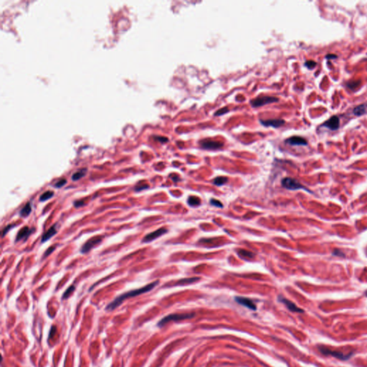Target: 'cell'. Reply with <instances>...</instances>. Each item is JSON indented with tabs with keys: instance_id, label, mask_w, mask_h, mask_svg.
I'll return each mask as SVG.
<instances>
[{
	"instance_id": "1",
	"label": "cell",
	"mask_w": 367,
	"mask_h": 367,
	"mask_svg": "<svg viewBox=\"0 0 367 367\" xmlns=\"http://www.w3.org/2000/svg\"><path fill=\"white\" fill-rule=\"evenodd\" d=\"M158 283H159V281L156 280V281H154V282H153V283H149V284L146 285V286H145L144 287H142V288H138V289H136V290H130V291H128V292H124V293H123V294H121V295L118 296L117 298H115L113 300L111 303H110L109 304L107 305V307H106V310H114L115 308H116L117 307H118L119 305L121 304L123 302H124L126 299L130 298L136 297V296L140 295H141V294L146 293V292H147L151 291L153 288H154L156 286H157Z\"/></svg>"
},
{
	"instance_id": "2",
	"label": "cell",
	"mask_w": 367,
	"mask_h": 367,
	"mask_svg": "<svg viewBox=\"0 0 367 367\" xmlns=\"http://www.w3.org/2000/svg\"><path fill=\"white\" fill-rule=\"evenodd\" d=\"M194 313H174L163 318L158 323V326L162 327L170 321H179L185 319H190L194 316Z\"/></svg>"
},
{
	"instance_id": "3",
	"label": "cell",
	"mask_w": 367,
	"mask_h": 367,
	"mask_svg": "<svg viewBox=\"0 0 367 367\" xmlns=\"http://www.w3.org/2000/svg\"><path fill=\"white\" fill-rule=\"evenodd\" d=\"M318 350H319L320 353H323V355H331L333 357L336 358V359H340V360H347L348 358L351 357V353L345 354V353H342V352L341 351L330 350L329 348H328L326 347V346H318Z\"/></svg>"
},
{
	"instance_id": "4",
	"label": "cell",
	"mask_w": 367,
	"mask_h": 367,
	"mask_svg": "<svg viewBox=\"0 0 367 367\" xmlns=\"http://www.w3.org/2000/svg\"><path fill=\"white\" fill-rule=\"evenodd\" d=\"M282 185L284 188H286V189H290V190H297V189H306L304 187V186L302 185V184L300 183L299 182H298L297 180L294 179H292L290 177H286V178L283 179L282 180Z\"/></svg>"
},
{
	"instance_id": "5",
	"label": "cell",
	"mask_w": 367,
	"mask_h": 367,
	"mask_svg": "<svg viewBox=\"0 0 367 367\" xmlns=\"http://www.w3.org/2000/svg\"><path fill=\"white\" fill-rule=\"evenodd\" d=\"M278 101V98H275V97H271V96H265V97H260V98H257L255 99H253L250 101L251 105L253 107H260V106H263L267 104L275 103V102Z\"/></svg>"
},
{
	"instance_id": "6",
	"label": "cell",
	"mask_w": 367,
	"mask_h": 367,
	"mask_svg": "<svg viewBox=\"0 0 367 367\" xmlns=\"http://www.w3.org/2000/svg\"><path fill=\"white\" fill-rule=\"evenodd\" d=\"M102 240H103V238H102V237L100 236L91 237L90 239L87 240L84 245L82 246V247L81 248V252L82 253L88 252L93 247H94L95 246H96L97 245H98V244L101 243Z\"/></svg>"
},
{
	"instance_id": "7",
	"label": "cell",
	"mask_w": 367,
	"mask_h": 367,
	"mask_svg": "<svg viewBox=\"0 0 367 367\" xmlns=\"http://www.w3.org/2000/svg\"><path fill=\"white\" fill-rule=\"evenodd\" d=\"M167 231H168V230H167V228H165V227H161V228L158 229V230L154 231V232H151V233L145 236L142 240V243H150V242L157 239L158 237H159L167 233Z\"/></svg>"
},
{
	"instance_id": "8",
	"label": "cell",
	"mask_w": 367,
	"mask_h": 367,
	"mask_svg": "<svg viewBox=\"0 0 367 367\" xmlns=\"http://www.w3.org/2000/svg\"><path fill=\"white\" fill-rule=\"evenodd\" d=\"M200 145L204 149H218L222 147L223 143L219 141L212 140V139H204L200 141Z\"/></svg>"
},
{
	"instance_id": "9",
	"label": "cell",
	"mask_w": 367,
	"mask_h": 367,
	"mask_svg": "<svg viewBox=\"0 0 367 367\" xmlns=\"http://www.w3.org/2000/svg\"><path fill=\"white\" fill-rule=\"evenodd\" d=\"M34 232V229L29 228V227L25 226L18 232L16 236V242H19L20 240H26L29 237V236Z\"/></svg>"
},
{
	"instance_id": "10",
	"label": "cell",
	"mask_w": 367,
	"mask_h": 367,
	"mask_svg": "<svg viewBox=\"0 0 367 367\" xmlns=\"http://www.w3.org/2000/svg\"><path fill=\"white\" fill-rule=\"evenodd\" d=\"M235 301L237 302L239 304L244 305V306L247 307V308L251 309V310H256V305L253 303L252 300L247 298L238 296V297H235Z\"/></svg>"
},
{
	"instance_id": "11",
	"label": "cell",
	"mask_w": 367,
	"mask_h": 367,
	"mask_svg": "<svg viewBox=\"0 0 367 367\" xmlns=\"http://www.w3.org/2000/svg\"><path fill=\"white\" fill-rule=\"evenodd\" d=\"M339 125H340L339 118L336 115H334V116H332L331 118H329L327 121L324 123L323 126L332 130V131H335V130H337L339 128Z\"/></svg>"
},
{
	"instance_id": "12",
	"label": "cell",
	"mask_w": 367,
	"mask_h": 367,
	"mask_svg": "<svg viewBox=\"0 0 367 367\" xmlns=\"http://www.w3.org/2000/svg\"><path fill=\"white\" fill-rule=\"evenodd\" d=\"M279 300H280V302H282L283 303H284V304L286 305V306L288 308V310L292 311V312H295V313H303L304 312V310H303V309L300 308L299 307H298L297 305L295 304V303H292V301H289V300L285 298H282V297L279 298Z\"/></svg>"
},
{
	"instance_id": "13",
	"label": "cell",
	"mask_w": 367,
	"mask_h": 367,
	"mask_svg": "<svg viewBox=\"0 0 367 367\" xmlns=\"http://www.w3.org/2000/svg\"><path fill=\"white\" fill-rule=\"evenodd\" d=\"M286 143L292 146H305L308 142L303 138L300 136H292L286 140Z\"/></svg>"
},
{
	"instance_id": "14",
	"label": "cell",
	"mask_w": 367,
	"mask_h": 367,
	"mask_svg": "<svg viewBox=\"0 0 367 367\" xmlns=\"http://www.w3.org/2000/svg\"><path fill=\"white\" fill-rule=\"evenodd\" d=\"M260 122L265 126H272L274 128H278L285 124V121L283 119H271V120L261 121Z\"/></svg>"
},
{
	"instance_id": "15",
	"label": "cell",
	"mask_w": 367,
	"mask_h": 367,
	"mask_svg": "<svg viewBox=\"0 0 367 367\" xmlns=\"http://www.w3.org/2000/svg\"><path fill=\"white\" fill-rule=\"evenodd\" d=\"M56 234H57V227H56V225H53V227H50L47 232H44V234L42 237V239H41V243H44V242L47 241V240H49L50 238L52 237L55 235Z\"/></svg>"
},
{
	"instance_id": "16",
	"label": "cell",
	"mask_w": 367,
	"mask_h": 367,
	"mask_svg": "<svg viewBox=\"0 0 367 367\" xmlns=\"http://www.w3.org/2000/svg\"><path fill=\"white\" fill-rule=\"evenodd\" d=\"M31 212H32V204L30 202H27V204H26L22 208V209L20 210V215L21 216V217H28L29 215H30Z\"/></svg>"
},
{
	"instance_id": "17",
	"label": "cell",
	"mask_w": 367,
	"mask_h": 367,
	"mask_svg": "<svg viewBox=\"0 0 367 367\" xmlns=\"http://www.w3.org/2000/svg\"><path fill=\"white\" fill-rule=\"evenodd\" d=\"M366 105L362 104V105H359V106H356V107L353 109V113L355 115H357V116H361V115H364V113H366Z\"/></svg>"
},
{
	"instance_id": "18",
	"label": "cell",
	"mask_w": 367,
	"mask_h": 367,
	"mask_svg": "<svg viewBox=\"0 0 367 367\" xmlns=\"http://www.w3.org/2000/svg\"><path fill=\"white\" fill-rule=\"evenodd\" d=\"M199 279H200V277H189V278H184V279H182V280H179L178 283H176V285H178V286H184V285H189L191 284V283L196 282V281L199 280Z\"/></svg>"
},
{
	"instance_id": "19",
	"label": "cell",
	"mask_w": 367,
	"mask_h": 367,
	"mask_svg": "<svg viewBox=\"0 0 367 367\" xmlns=\"http://www.w3.org/2000/svg\"><path fill=\"white\" fill-rule=\"evenodd\" d=\"M86 172H87L86 169H81L80 171H78L77 172H75V174H73V175L72 176V180L78 181V180L81 179V178L84 177L85 174H86Z\"/></svg>"
},
{
	"instance_id": "20",
	"label": "cell",
	"mask_w": 367,
	"mask_h": 367,
	"mask_svg": "<svg viewBox=\"0 0 367 367\" xmlns=\"http://www.w3.org/2000/svg\"><path fill=\"white\" fill-rule=\"evenodd\" d=\"M238 254H239L240 256L242 257V258L247 259H252L254 258L255 255L254 253L249 252V251L245 250V249H240V250L238 251Z\"/></svg>"
},
{
	"instance_id": "21",
	"label": "cell",
	"mask_w": 367,
	"mask_h": 367,
	"mask_svg": "<svg viewBox=\"0 0 367 367\" xmlns=\"http://www.w3.org/2000/svg\"><path fill=\"white\" fill-rule=\"evenodd\" d=\"M187 202L190 206H196L199 205V204H201V199L197 197L191 196L189 197V199H188Z\"/></svg>"
},
{
	"instance_id": "22",
	"label": "cell",
	"mask_w": 367,
	"mask_h": 367,
	"mask_svg": "<svg viewBox=\"0 0 367 367\" xmlns=\"http://www.w3.org/2000/svg\"><path fill=\"white\" fill-rule=\"evenodd\" d=\"M54 196V192L53 191H47L44 192L41 195L40 197V200L41 202H45L50 198H52Z\"/></svg>"
},
{
	"instance_id": "23",
	"label": "cell",
	"mask_w": 367,
	"mask_h": 367,
	"mask_svg": "<svg viewBox=\"0 0 367 367\" xmlns=\"http://www.w3.org/2000/svg\"><path fill=\"white\" fill-rule=\"evenodd\" d=\"M227 182V178L225 176H218L214 180V184L217 186H222L224 185L225 183Z\"/></svg>"
},
{
	"instance_id": "24",
	"label": "cell",
	"mask_w": 367,
	"mask_h": 367,
	"mask_svg": "<svg viewBox=\"0 0 367 367\" xmlns=\"http://www.w3.org/2000/svg\"><path fill=\"white\" fill-rule=\"evenodd\" d=\"M75 286H71L69 287L68 289H67L66 291H65L64 294H63V299H67V298H68L69 296H70L72 293V292H73V291H74V290H75Z\"/></svg>"
},
{
	"instance_id": "25",
	"label": "cell",
	"mask_w": 367,
	"mask_h": 367,
	"mask_svg": "<svg viewBox=\"0 0 367 367\" xmlns=\"http://www.w3.org/2000/svg\"><path fill=\"white\" fill-rule=\"evenodd\" d=\"M360 81H351L347 83V86L351 90H354L356 87H358L360 84Z\"/></svg>"
},
{
	"instance_id": "26",
	"label": "cell",
	"mask_w": 367,
	"mask_h": 367,
	"mask_svg": "<svg viewBox=\"0 0 367 367\" xmlns=\"http://www.w3.org/2000/svg\"><path fill=\"white\" fill-rule=\"evenodd\" d=\"M67 184V180L66 179H62L59 180L58 182H56V183L55 184V187L56 188H60L63 187V186H65Z\"/></svg>"
},
{
	"instance_id": "27",
	"label": "cell",
	"mask_w": 367,
	"mask_h": 367,
	"mask_svg": "<svg viewBox=\"0 0 367 367\" xmlns=\"http://www.w3.org/2000/svg\"><path fill=\"white\" fill-rule=\"evenodd\" d=\"M55 248H56V246H55V245H53V246H51V247H50L49 248H48L47 250L45 251V252L44 253V255H44V256H43L44 258H47V257L49 256V255L51 254L52 252H54V250H55Z\"/></svg>"
},
{
	"instance_id": "28",
	"label": "cell",
	"mask_w": 367,
	"mask_h": 367,
	"mask_svg": "<svg viewBox=\"0 0 367 367\" xmlns=\"http://www.w3.org/2000/svg\"><path fill=\"white\" fill-rule=\"evenodd\" d=\"M305 66L308 69H313L316 66V63L313 60H308L305 63Z\"/></svg>"
},
{
	"instance_id": "29",
	"label": "cell",
	"mask_w": 367,
	"mask_h": 367,
	"mask_svg": "<svg viewBox=\"0 0 367 367\" xmlns=\"http://www.w3.org/2000/svg\"><path fill=\"white\" fill-rule=\"evenodd\" d=\"M210 204L213 206H217V207H222L223 206L221 202H219V201H218V200H217V199H212L211 200H210Z\"/></svg>"
},
{
	"instance_id": "30",
	"label": "cell",
	"mask_w": 367,
	"mask_h": 367,
	"mask_svg": "<svg viewBox=\"0 0 367 367\" xmlns=\"http://www.w3.org/2000/svg\"><path fill=\"white\" fill-rule=\"evenodd\" d=\"M228 111H229V110H228V109H227V108H223V109H222L220 110H219V111H217V112L215 113V115H217V116H218V115H223V114H224V113L228 112Z\"/></svg>"
},
{
	"instance_id": "31",
	"label": "cell",
	"mask_w": 367,
	"mask_h": 367,
	"mask_svg": "<svg viewBox=\"0 0 367 367\" xmlns=\"http://www.w3.org/2000/svg\"><path fill=\"white\" fill-rule=\"evenodd\" d=\"M85 202L83 200H77L75 201V202H74V206H75V207H80V206L85 205Z\"/></svg>"
},
{
	"instance_id": "32",
	"label": "cell",
	"mask_w": 367,
	"mask_h": 367,
	"mask_svg": "<svg viewBox=\"0 0 367 367\" xmlns=\"http://www.w3.org/2000/svg\"><path fill=\"white\" fill-rule=\"evenodd\" d=\"M13 226H14V225H8V226H7L6 227H5V228L4 229L3 231H2V237H4L5 236V234H6L7 232H9V230H10L11 228H12Z\"/></svg>"
},
{
	"instance_id": "33",
	"label": "cell",
	"mask_w": 367,
	"mask_h": 367,
	"mask_svg": "<svg viewBox=\"0 0 367 367\" xmlns=\"http://www.w3.org/2000/svg\"><path fill=\"white\" fill-rule=\"evenodd\" d=\"M333 255H336V256H340V257H345V254H344V252H342V251L341 250H338V249H336V250H335L334 252H333Z\"/></svg>"
},
{
	"instance_id": "34",
	"label": "cell",
	"mask_w": 367,
	"mask_h": 367,
	"mask_svg": "<svg viewBox=\"0 0 367 367\" xmlns=\"http://www.w3.org/2000/svg\"><path fill=\"white\" fill-rule=\"evenodd\" d=\"M57 329L55 326H53L51 328V330H50V335H49V338L51 339V338H53L54 334H55V333L56 332Z\"/></svg>"
},
{
	"instance_id": "35",
	"label": "cell",
	"mask_w": 367,
	"mask_h": 367,
	"mask_svg": "<svg viewBox=\"0 0 367 367\" xmlns=\"http://www.w3.org/2000/svg\"><path fill=\"white\" fill-rule=\"evenodd\" d=\"M326 59H336L337 57V55H333V54H329V55H327L326 56Z\"/></svg>"
},
{
	"instance_id": "36",
	"label": "cell",
	"mask_w": 367,
	"mask_h": 367,
	"mask_svg": "<svg viewBox=\"0 0 367 367\" xmlns=\"http://www.w3.org/2000/svg\"><path fill=\"white\" fill-rule=\"evenodd\" d=\"M365 294H366V295L367 296V291H366V292H365Z\"/></svg>"
}]
</instances>
